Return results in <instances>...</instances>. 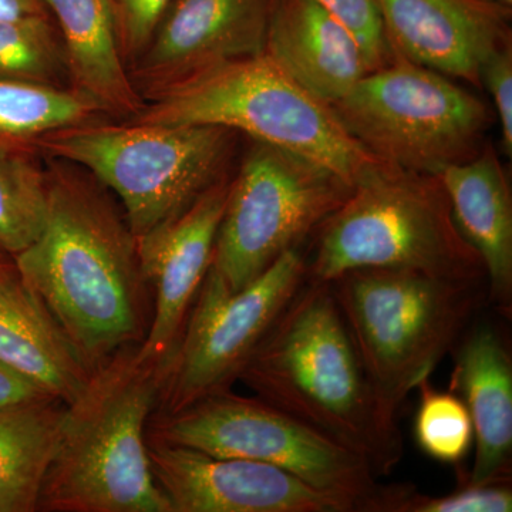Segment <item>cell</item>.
<instances>
[{
    "label": "cell",
    "mask_w": 512,
    "mask_h": 512,
    "mask_svg": "<svg viewBox=\"0 0 512 512\" xmlns=\"http://www.w3.org/2000/svg\"><path fill=\"white\" fill-rule=\"evenodd\" d=\"M0 362L28 377L63 404L72 403L93 370L64 335L12 256L0 252Z\"/></svg>",
    "instance_id": "cell-18"
},
{
    "label": "cell",
    "mask_w": 512,
    "mask_h": 512,
    "mask_svg": "<svg viewBox=\"0 0 512 512\" xmlns=\"http://www.w3.org/2000/svg\"><path fill=\"white\" fill-rule=\"evenodd\" d=\"M63 410L53 397L0 409V512L39 510Z\"/></svg>",
    "instance_id": "cell-21"
},
{
    "label": "cell",
    "mask_w": 512,
    "mask_h": 512,
    "mask_svg": "<svg viewBox=\"0 0 512 512\" xmlns=\"http://www.w3.org/2000/svg\"><path fill=\"white\" fill-rule=\"evenodd\" d=\"M101 119L110 117L73 87L0 79V154L37 156L49 134Z\"/></svg>",
    "instance_id": "cell-22"
},
{
    "label": "cell",
    "mask_w": 512,
    "mask_h": 512,
    "mask_svg": "<svg viewBox=\"0 0 512 512\" xmlns=\"http://www.w3.org/2000/svg\"><path fill=\"white\" fill-rule=\"evenodd\" d=\"M45 397L52 396L40 389L28 377L20 375L6 363L0 362V409L13 406V404L45 399Z\"/></svg>",
    "instance_id": "cell-30"
},
{
    "label": "cell",
    "mask_w": 512,
    "mask_h": 512,
    "mask_svg": "<svg viewBox=\"0 0 512 512\" xmlns=\"http://www.w3.org/2000/svg\"><path fill=\"white\" fill-rule=\"evenodd\" d=\"M481 86L490 93L501 128V143L512 154V40L488 57L480 74Z\"/></svg>",
    "instance_id": "cell-29"
},
{
    "label": "cell",
    "mask_w": 512,
    "mask_h": 512,
    "mask_svg": "<svg viewBox=\"0 0 512 512\" xmlns=\"http://www.w3.org/2000/svg\"><path fill=\"white\" fill-rule=\"evenodd\" d=\"M66 47L70 87L107 116L128 121L146 106L117 45L114 0H46Z\"/></svg>",
    "instance_id": "cell-20"
},
{
    "label": "cell",
    "mask_w": 512,
    "mask_h": 512,
    "mask_svg": "<svg viewBox=\"0 0 512 512\" xmlns=\"http://www.w3.org/2000/svg\"><path fill=\"white\" fill-rule=\"evenodd\" d=\"M229 184L224 178L177 217L136 238L141 272L154 291L150 326L138 345L143 359L164 366L180 340L211 269Z\"/></svg>",
    "instance_id": "cell-14"
},
{
    "label": "cell",
    "mask_w": 512,
    "mask_h": 512,
    "mask_svg": "<svg viewBox=\"0 0 512 512\" xmlns=\"http://www.w3.org/2000/svg\"><path fill=\"white\" fill-rule=\"evenodd\" d=\"M448 390L466 404L474 430L471 481L512 480V357L488 322L466 329L456 343Z\"/></svg>",
    "instance_id": "cell-16"
},
{
    "label": "cell",
    "mask_w": 512,
    "mask_h": 512,
    "mask_svg": "<svg viewBox=\"0 0 512 512\" xmlns=\"http://www.w3.org/2000/svg\"><path fill=\"white\" fill-rule=\"evenodd\" d=\"M235 131L208 124L90 121L43 138L37 156L82 167L119 198L134 237L177 217L228 175Z\"/></svg>",
    "instance_id": "cell-7"
},
{
    "label": "cell",
    "mask_w": 512,
    "mask_h": 512,
    "mask_svg": "<svg viewBox=\"0 0 512 512\" xmlns=\"http://www.w3.org/2000/svg\"><path fill=\"white\" fill-rule=\"evenodd\" d=\"M387 417L453 350L483 301V284L409 269H356L329 282Z\"/></svg>",
    "instance_id": "cell-6"
},
{
    "label": "cell",
    "mask_w": 512,
    "mask_h": 512,
    "mask_svg": "<svg viewBox=\"0 0 512 512\" xmlns=\"http://www.w3.org/2000/svg\"><path fill=\"white\" fill-rule=\"evenodd\" d=\"M491 2L497 3V5L504 6V8L512 9V0H491Z\"/></svg>",
    "instance_id": "cell-32"
},
{
    "label": "cell",
    "mask_w": 512,
    "mask_h": 512,
    "mask_svg": "<svg viewBox=\"0 0 512 512\" xmlns=\"http://www.w3.org/2000/svg\"><path fill=\"white\" fill-rule=\"evenodd\" d=\"M151 471L171 512H340L281 468L147 439Z\"/></svg>",
    "instance_id": "cell-12"
},
{
    "label": "cell",
    "mask_w": 512,
    "mask_h": 512,
    "mask_svg": "<svg viewBox=\"0 0 512 512\" xmlns=\"http://www.w3.org/2000/svg\"><path fill=\"white\" fill-rule=\"evenodd\" d=\"M512 480L476 483L458 473L451 493L430 497L406 485H382L372 512H511Z\"/></svg>",
    "instance_id": "cell-26"
},
{
    "label": "cell",
    "mask_w": 512,
    "mask_h": 512,
    "mask_svg": "<svg viewBox=\"0 0 512 512\" xmlns=\"http://www.w3.org/2000/svg\"><path fill=\"white\" fill-rule=\"evenodd\" d=\"M420 403L414 417V440L427 457L460 466L474 444L473 423L466 404L456 393L441 392L430 379L417 386Z\"/></svg>",
    "instance_id": "cell-25"
},
{
    "label": "cell",
    "mask_w": 512,
    "mask_h": 512,
    "mask_svg": "<svg viewBox=\"0 0 512 512\" xmlns=\"http://www.w3.org/2000/svg\"><path fill=\"white\" fill-rule=\"evenodd\" d=\"M45 225L12 256L90 370L140 345L151 320L137 241L113 194L82 167L46 158Z\"/></svg>",
    "instance_id": "cell-1"
},
{
    "label": "cell",
    "mask_w": 512,
    "mask_h": 512,
    "mask_svg": "<svg viewBox=\"0 0 512 512\" xmlns=\"http://www.w3.org/2000/svg\"><path fill=\"white\" fill-rule=\"evenodd\" d=\"M128 121L229 128L322 165L352 188L379 161L350 136L332 107L289 79L265 53L181 80L151 96Z\"/></svg>",
    "instance_id": "cell-5"
},
{
    "label": "cell",
    "mask_w": 512,
    "mask_h": 512,
    "mask_svg": "<svg viewBox=\"0 0 512 512\" xmlns=\"http://www.w3.org/2000/svg\"><path fill=\"white\" fill-rule=\"evenodd\" d=\"M264 53L289 79L328 106L370 72L355 36L316 0H275Z\"/></svg>",
    "instance_id": "cell-17"
},
{
    "label": "cell",
    "mask_w": 512,
    "mask_h": 512,
    "mask_svg": "<svg viewBox=\"0 0 512 512\" xmlns=\"http://www.w3.org/2000/svg\"><path fill=\"white\" fill-rule=\"evenodd\" d=\"M147 439L281 468L328 495L340 512L372 511L382 487L355 451L258 396L231 390L177 413L153 414Z\"/></svg>",
    "instance_id": "cell-9"
},
{
    "label": "cell",
    "mask_w": 512,
    "mask_h": 512,
    "mask_svg": "<svg viewBox=\"0 0 512 512\" xmlns=\"http://www.w3.org/2000/svg\"><path fill=\"white\" fill-rule=\"evenodd\" d=\"M461 235L483 262L488 299L512 311V195L507 175L490 146L439 174Z\"/></svg>",
    "instance_id": "cell-19"
},
{
    "label": "cell",
    "mask_w": 512,
    "mask_h": 512,
    "mask_svg": "<svg viewBox=\"0 0 512 512\" xmlns=\"http://www.w3.org/2000/svg\"><path fill=\"white\" fill-rule=\"evenodd\" d=\"M306 281L356 269H409L483 284L480 256L461 235L439 175L377 161L316 231Z\"/></svg>",
    "instance_id": "cell-4"
},
{
    "label": "cell",
    "mask_w": 512,
    "mask_h": 512,
    "mask_svg": "<svg viewBox=\"0 0 512 512\" xmlns=\"http://www.w3.org/2000/svg\"><path fill=\"white\" fill-rule=\"evenodd\" d=\"M275 0H174L128 69L144 100L202 70L262 55Z\"/></svg>",
    "instance_id": "cell-13"
},
{
    "label": "cell",
    "mask_w": 512,
    "mask_h": 512,
    "mask_svg": "<svg viewBox=\"0 0 512 512\" xmlns=\"http://www.w3.org/2000/svg\"><path fill=\"white\" fill-rule=\"evenodd\" d=\"M316 2L355 36L365 53L370 72L380 69L392 60L377 0H316Z\"/></svg>",
    "instance_id": "cell-27"
},
{
    "label": "cell",
    "mask_w": 512,
    "mask_h": 512,
    "mask_svg": "<svg viewBox=\"0 0 512 512\" xmlns=\"http://www.w3.org/2000/svg\"><path fill=\"white\" fill-rule=\"evenodd\" d=\"M0 79L70 86L66 47L55 19L0 20Z\"/></svg>",
    "instance_id": "cell-24"
},
{
    "label": "cell",
    "mask_w": 512,
    "mask_h": 512,
    "mask_svg": "<svg viewBox=\"0 0 512 512\" xmlns=\"http://www.w3.org/2000/svg\"><path fill=\"white\" fill-rule=\"evenodd\" d=\"M239 380L365 458L377 477L402 461V433L377 400L329 282L301 286Z\"/></svg>",
    "instance_id": "cell-2"
},
{
    "label": "cell",
    "mask_w": 512,
    "mask_h": 512,
    "mask_svg": "<svg viewBox=\"0 0 512 512\" xmlns=\"http://www.w3.org/2000/svg\"><path fill=\"white\" fill-rule=\"evenodd\" d=\"M392 55L480 87L488 57L511 42L512 9L491 0H377Z\"/></svg>",
    "instance_id": "cell-15"
},
{
    "label": "cell",
    "mask_w": 512,
    "mask_h": 512,
    "mask_svg": "<svg viewBox=\"0 0 512 512\" xmlns=\"http://www.w3.org/2000/svg\"><path fill=\"white\" fill-rule=\"evenodd\" d=\"M330 107L376 160L430 175L476 157L493 123L480 97L397 55Z\"/></svg>",
    "instance_id": "cell-8"
},
{
    "label": "cell",
    "mask_w": 512,
    "mask_h": 512,
    "mask_svg": "<svg viewBox=\"0 0 512 512\" xmlns=\"http://www.w3.org/2000/svg\"><path fill=\"white\" fill-rule=\"evenodd\" d=\"M52 18L46 0H0V20Z\"/></svg>",
    "instance_id": "cell-31"
},
{
    "label": "cell",
    "mask_w": 512,
    "mask_h": 512,
    "mask_svg": "<svg viewBox=\"0 0 512 512\" xmlns=\"http://www.w3.org/2000/svg\"><path fill=\"white\" fill-rule=\"evenodd\" d=\"M174 0H114L117 45L130 69L150 45Z\"/></svg>",
    "instance_id": "cell-28"
},
{
    "label": "cell",
    "mask_w": 512,
    "mask_h": 512,
    "mask_svg": "<svg viewBox=\"0 0 512 512\" xmlns=\"http://www.w3.org/2000/svg\"><path fill=\"white\" fill-rule=\"evenodd\" d=\"M352 190L328 168L254 141L229 184L211 271L241 291L318 231Z\"/></svg>",
    "instance_id": "cell-10"
},
{
    "label": "cell",
    "mask_w": 512,
    "mask_h": 512,
    "mask_svg": "<svg viewBox=\"0 0 512 512\" xmlns=\"http://www.w3.org/2000/svg\"><path fill=\"white\" fill-rule=\"evenodd\" d=\"M45 168L36 156L0 154V252L15 256L28 248L45 225Z\"/></svg>",
    "instance_id": "cell-23"
},
{
    "label": "cell",
    "mask_w": 512,
    "mask_h": 512,
    "mask_svg": "<svg viewBox=\"0 0 512 512\" xmlns=\"http://www.w3.org/2000/svg\"><path fill=\"white\" fill-rule=\"evenodd\" d=\"M163 370L143 359L138 345L93 369L79 396L64 404L37 511L171 512L147 444Z\"/></svg>",
    "instance_id": "cell-3"
},
{
    "label": "cell",
    "mask_w": 512,
    "mask_h": 512,
    "mask_svg": "<svg viewBox=\"0 0 512 512\" xmlns=\"http://www.w3.org/2000/svg\"><path fill=\"white\" fill-rule=\"evenodd\" d=\"M302 245L279 256L241 291H229L211 271L202 282L180 340L164 363L154 414H173L228 392L259 343L308 276Z\"/></svg>",
    "instance_id": "cell-11"
}]
</instances>
